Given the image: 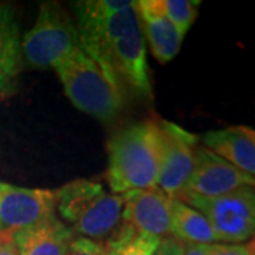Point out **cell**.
<instances>
[{"label":"cell","mask_w":255,"mask_h":255,"mask_svg":"<svg viewBox=\"0 0 255 255\" xmlns=\"http://www.w3.org/2000/svg\"><path fill=\"white\" fill-rule=\"evenodd\" d=\"M21 67V37L16 13L11 6L0 3V98L14 91Z\"/></svg>","instance_id":"14"},{"label":"cell","mask_w":255,"mask_h":255,"mask_svg":"<svg viewBox=\"0 0 255 255\" xmlns=\"http://www.w3.org/2000/svg\"><path fill=\"white\" fill-rule=\"evenodd\" d=\"M64 92L77 110L110 122L124 110L125 95L114 87L98 64L77 48L54 67Z\"/></svg>","instance_id":"4"},{"label":"cell","mask_w":255,"mask_h":255,"mask_svg":"<svg viewBox=\"0 0 255 255\" xmlns=\"http://www.w3.org/2000/svg\"><path fill=\"white\" fill-rule=\"evenodd\" d=\"M176 200L184 201L206 216L216 233L217 243L244 244L254 236V186H246L213 199H204L184 193Z\"/></svg>","instance_id":"6"},{"label":"cell","mask_w":255,"mask_h":255,"mask_svg":"<svg viewBox=\"0 0 255 255\" xmlns=\"http://www.w3.org/2000/svg\"><path fill=\"white\" fill-rule=\"evenodd\" d=\"M206 244H193V243H183L182 255H209Z\"/></svg>","instance_id":"22"},{"label":"cell","mask_w":255,"mask_h":255,"mask_svg":"<svg viewBox=\"0 0 255 255\" xmlns=\"http://www.w3.org/2000/svg\"><path fill=\"white\" fill-rule=\"evenodd\" d=\"M0 233H1V230H0Z\"/></svg>","instance_id":"23"},{"label":"cell","mask_w":255,"mask_h":255,"mask_svg":"<svg viewBox=\"0 0 255 255\" xmlns=\"http://www.w3.org/2000/svg\"><path fill=\"white\" fill-rule=\"evenodd\" d=\"M203 145L241 172L255 174V133L251 128L238 125L210 130L203 137Z\"/></svg>","instance_id":"13"},{"label":"cell","mask_w":255,"mask_h":255,"mask_svg":"<svg viewBox=\"0 0 255 255\" xmlns=\"http://www.w3.org/2000/svg\"><path fill=\"white\" fill-rule=\"evenodd\" d=\"M164 16L173 24L176 30L184 37L197 16L200 1L191 0H159Z\"/></svg>","instance_id":"17"},{"label":"cell","mask_w":255,"mask_h":255,"mask_svg":"<svg viewBox=\"0 0 255 255\" xmlns=\"http://www.w3.org/2000/svg\"><path fill=\"white\" fill-rule=\"evenodd\" d=\"M136 10L145 41L159 63H169L180 51L183 36L164 16L159 0L136 1Z\"/></svg>","instance_id":"12"},{"label":"cell","mask_w":255,"mask_h":255,"mask_svg":"<svg viewBox=\"0 0 255 255\" xmlns=\"http://www.w3.org/2000/svg\"><path fill=\"white\" fill-rule=\"evenodd\" d=\"M80 48L78 30L68 10L57 1L40 6L36 23L21 38V57L31 68H50Z\"/></svg>","instance_id":"5"},{"label":"cell","mask_w":255,"mask_h":255,"mask_svg":"<svg viewBox=\"0 0 255 255\" xmlns=\"http://www.w3.org/2000/svg\"><path fill=\"white\" fill-rule=\"evenodd\" d=\"M122 196V223L153 237L163 238L170 236L172 197H169L159 187L130 190Z\"/></svg>","instance_id":"10"},{"label":"cell","mask_w":255,"mask_h":255,"mask_svg":"<svg viewBox=\"0 0 255 255\" xmlns=\"http://www.w3.org/2000/svg\"><path fill=\"white\" fill-rule=\"evenodd\" d=\"M170 236L182 243L193 244H214L217 243L216 233L199 210L193 209L182 200L173 199L172 204V228Z\"/></svg>","instance_id":"15"},{"label":"cell","mask_w":255,"mask_h":255,"mask_svg":"<svg viewBox=\"0 0 255 255\" xmlns=\"http://www.w3.org/2000/svg\"><path fill=\"white\" fill-rule=\"evenodd\" d=\"M254 176L241 172L204 146H197L194 167L184 193L213 199L246 186H254Z\"/></svg>","instance_id":"9"},{"label":"cell","mask_w":255,"mask_h":255,"mask_svg":"<svg viewBox=\"0 0 255 255\" xmlns=\"http://www.w3.org/2000/svg\"><path fill=\"white\" fill-rule=\"evenodd\" d=\"M18 255H68L75 238L57 214L11 233Z\"/></svg>","instance_id":"11"},{"label":"cell","mask_w":255,"mask_h":255,"mask_svg":"<svg viewBox=\"0 0 255 255\" xmlns=\"http://www.w3.org/2000/svg\"><path fill=\"white\" fill-rule=\"evenodd\" d=\"M162 133V160L157 187L169 197L179 199L190 179L197 136L169 121H159Z\"/></svg>","instance_id":"7"},{"label":"cell","mask_w":255,"mask_h":255,"mask_svg":"<svg viewBox=\"0 0 255 255\" xmlns=\"http://www.w3.org/2000/svg\"><path fill=\"white\" fill-rule=\"evenodd\" d=\"M68 255H108L105 244L90 238H74Z\"/></svg>","instance_id":"18"},{"label":"cell","mask_w":255,"mask_h":255,"mask_svg":"<svg viewBox=\"0 0 255 255\" xmlns=\"http://www.w3.org/2000/svg\"><path fill=\"white\" fill-rule=\"evenodd\" d=\"M55 190L0 182V230L13 233L55 216Z\"/></svg>","instance_id":"8"},{"label":"cell","mask_w":255,"mask_h":255,"mask_svg":"<svg viewBox=\"0 0 255 255\" xmlns=\"http://www.w3.org/2000/svg\"><path fill=\"white\" fill-rule=\"evenodd\" d=\"M55 210L74 236L100 241L118 228L124 196L108 193L100 183L74 180L55 190Z\"/></svg>","instance_id":"3"},{"label":"cell","mask_w":255,"mask_h":255,"mask_svg":"<svg viewBox=\"0 0 255 255\" xmlns=\"http://www.w3.org/2000/svg\"><path fill=\"white\" fill-rule=\"evenodd\" d=\"M71 9L80 47L124 95L150 98L146 41L132 0H84Z\"/></svg>","instance_id":"1"},{"label":"cell","mask_w":255,"mask_h":255,"mask_svg":"<svg viewBox=\"0 0 255 255\" xmlns=\"http://www.w3.org/2000/svg\"><path fill=\"white\" fill-rule=\"evenodd\" d=\"M183 243L177 238L167 236L160 238V243L155 250L153 255H182Z\"/></svg>","instance_id":"20"},{"label":"cell","mask_w":255,"mask_h":255,"mask_svg":"<svg viewBox=\"0 0 255 255\" xmlns=\"http://www.w3.org/2000/svg\"><path fill=\"white\" fill-rule=\"evenodd\" d=\"M162 160L159 121H142L119 129L108 142L107 180L115 194L157 187Z\"/></svg>","instance_id":"2"},{"label":"cell","mask_w":255,"mask_h":255,"mask_svg":"<svg viewBox=\"0 0 255 255\" xmlns=\"http://www.w3.org/2000/svg\"><path fill=\"white\" fill-rule=\"evenodd\" d=\"M159 243L160 238L143 234L122 223L104 244L108 255H153Z\"/></svg>","instance_id":"16"},{"label":"cell","mask_w":255,"mask_h":255,"mask_svg":"<svg viewBox=\"0 0 255 255\" xmlns=\"http://www.w3.org/2000/svg\"><path fill=\"white\" fill-rule=\"evenodd\" d=\"M209 255H254V246L250 244H224L214 243L207 247Z\"/></svg>","instance_id":"19"},{"label":"cell","mask_w":255,"mask_h":255,"mask_svg":"<svg viewBox=\"0 0 255 255\" xmlns=\"http://www.w3.org/2000/svg\"><path fill=\"white\" fill-rule=\"evenodd\" d=\"M0 255H18L11 233H0Z\"/></svg>","instance_id":"21"}]
</instances>
